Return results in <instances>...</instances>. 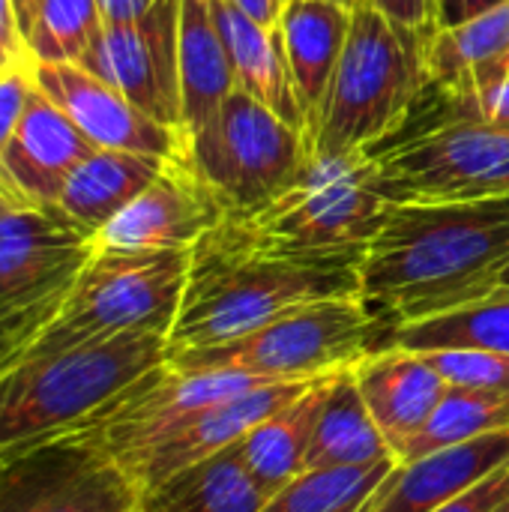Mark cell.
I'll return each instance as SVG.
<instances>
[{"mask_svg": "<svg viewBox=\"0 0 509 512\" xmlns=\"http://www.w3.org/2000/svg\"><path fill=\"white\" fill-rule=\"evenodd\" d=\"M162 156L96 147L66 180L57 204L93 237L162 171Z\"/></svg>", "mask_w": 509, "mask_h": 512, "instance_id": "cb8c5ba5", "label": "cell"}, {"mask_svg": "<svg viewBox=\"0 0 509 512\" xmlns=\"http://www.w3.org/2000/svg\"><path fill=\"white\" fill-rule=\"evenodd\" d=\"M509 465V429L429 456L399 462L378 489L372 512H432Z\"/></svg>", "mask_w": 509, "mask_h": 512, "instance_id": "ac0fdd59", "label": "cell"}, {"mask_svg": "<svg viewBox=\"0 0 509 512\" xmlns=\"http://www.w3.org/2000/svg\"><path fill=\"white\" fill-rule=\"evenodd\" d=\"M387 327L360 297L297 306L225 345L168 357L180 369H225L264 381H315L381 348Z\"/></svg>", "mask_w": 509, "mask_h": 512, "instance_id": "52a82bcc", "label": "cell"}, {"mask_svg": "<svg viewBox=\"0 0 509 512\" xmlns=\"http://www.w3.org/2000/svg\"><path fill=\"white\" fill-rule=\"evenodd\" d=\"M378 495V492H375ZM375 495L366 501V504H360V507H354V510H345V512H372V507H375Z\"/></svg>", "mask_w": 509, "mask_h": 512, "instance_id": "b9f144b4", "label": "cell"}, {"mask_svg": "<svg viewBox=\"0 0 509 512\" xmlns=\"http://www.w3.org/2000/svg\"><path fill=\"white\" fill-rule=\"evenodd\" d=\"M393 210L372 150H315L294 180L258 213L228 219L249 240L285 255H366Z\"/></svg>", "mask_w": 509, "mask_h": 512, "instance_id": "5b68a950", "label": "cell"}, {"mask_svg": "<svg viewBox=\"0 0 509 512\" xmlns=\"http://www.w3.org/2000/svg\"><path fill=\"white\" fill-rule=\"evenodd\" d=\"M21 60H27V51L24 36L18 30L15 6L12 0H0V69H9Z\"/></svg>", "mask_w": 509, "mask_h": 512, "instance_id": "e575fe53", "label": "cell"}, {"mask_svg": "<svg viewBox=\"0 0 509 512\" xmlns=\"http://www.w3.org/2000/svg\"><path fill=\"white\" fill-rule=\"evenodd\" d=\"M162 363L165 336L120 333L0 369V465L75 435Z\"/></svg>", "mask_w": 509, "mask_h": 512, "instance_id": "3957f363", "label": "cell"}, {"mask_svg": "<svg viewBox=\"0 0 509 512\" xmlns=\"http://www.w3.org/2000/svg\"><path fill=\"white\" fill-rule=\"evenodd\" d=\"M228 3L237 6L252 21H258L261 27H276L279 18H282V12H285V3L288 0H228Z\"/></svg>", "mask_w": 509, "mask_h": 512, "instance_id": "74e56055", "label": "cell"}, {"mask_svg": "<svg viewBox=\"0 0 509 512\" xmlns=\"http://www.w3.org/2000/svg\"><path fill=\"white\" fill-rule=\"evenodd\" d=\"M333 3H342V6H348V9H354V6L363 3V0H333Z\"/></svg>", "mask_w": 509, "mask_h": 512, "instance_id": "f6af8a7d", "label": "cell"}, {"mask_svg": "<svg viewBox=\"0 0 509 512\" xmlns=\"http://www.w3.org/2000/svg\"><path fill=\"white\" fill-rule=\"evenodd\" d=\"M279 30L294 93L309 126L342 57L351 30V9L333 0H288Z\"/></svg>", "mask_w": 509, "mask_h": 512, "instance_id": "44dd1931", "label": "cell"}, {"mask_svg": "<svg viewBox=\"0 0 509 512\" xmlns=\"http://www.w3.org/2000/svg\"><path fill=\"white\" fill-rule=\"evenodd\" d=\"M219 222L222 207L180 153L165 159L159 177L105 228H99L93 243L96 249L120 252L192 249Z\"/></svg>", "mask_w": 509, "mask_h": 512, "instance_id": "4fadbf2b", "label": "cell"}, {"mask_svg": "<svg viewBox=\"0 0 509 512\" xmlns=\"http://www.w3.org/2000/svg\"><path fill=\"white\" fill-rule=\"evenodd\" d=\"M509 429V396L489 393V390H471V387H447L444 399L438 402L435 414L423 426V432L414 438V444L405 450L402 462L429 456L444 447L468 444L492 432Z\"/></svg>", "mask_w": 509, "mask_h": 512, "instance_id": "83f0119b", "label": "cell"}, {"mask_svg": "<svg viewBox=\"0 0 509 512\" xmlns=\"http://www.w3.org/2000/svg\"><path fill=\"white\" fill-rule=\"evenodd\" d=\"M450 387H471L509 396V354L483 348H441L423 351Z\"/></svg>", "mask_w": 509, "mask_h": 512, "instance_id": "4dcf8cb0", "label": "cell"}, {"mask_svg": "<svg viewBox=\"0 0 509 512\" xmlns=\"http://www.w3.org/2000/svg\"><path fill=\"white\" fill-rule=\"evenodd\" d=\"M447 102L450 111L444 114V120H483L495 129L509 132V72L492 84L471 90L468 96L447 99Z\"/></svg>", "mask_w": 509, "mask_h": 512, "instance_id": "1f68e13d", "label": "cell"}, {"mask_svg": "<svg viewBox=\"0 0 509 512\" xmlns=\"http://www.w3.org/2000/svg\"><path fill=\"white\" fill-rule=\"evenodd\" d=\"M306 384L309 381H276V384H261L255 390H246L240 396H231L225 402H216L186 417L180 426H174L168 435L150 444L138 459H132L123 468V474L132 480V486L141 495L165 483L168 477L243 441L258 423H264L279 408H285Z\"/></svg>", "mask_w": 509, "mask_h": 512, "instance_id": "9a60e30c", "label": "cell"}, {"mask_svg": "<svg viewBox=\"0 0 509 512\" xmlns=\"http://www.w3.org/2000/svg\"><path fill=\"white\" fill-rule=\"evenodd\" d=\"M75 66L120 90L156 123L180 132V0H153L135 21L102 24Z\"/></svg>", "mask_w": 509, "mask_h": 512, "instance_id": "8fae6325", "label": "cell"}, {"mask_svg": "<svg viewBox=\"0 0 509 512\" xmlns=\"http://www.w3.org/2000/svg\"><path fill=\"white\" fill-rule=\"evenodd\" d=\"M12 6H15V18H18L21 36H27V30L33 27L36 15H39V9H42V0H12Z\"/></svg>", "mask_w": 509, "mask_h": 512, "instance_id": "ab89813d", "label": "cell"}, {"mask_svg": "<svg viewBox=\"0 0 509 512\" xmlns=\"http://www.w3.org/2000/svg\"><path fill=\"white\" fill-rule=\"evenodd\" d=\"M99 0H42L33 27L24 36L30 63H78L102 30Z\"/></svg>", "mask_w": 509, "mask_h": 512, "instance_id": "f546056e", "label": "cell"}, {"mask_svg": "<svg viewBox=\"0 0 509 512\" xmlns=\"http://www.w3.org/2000/svg\"><path fill=\"white\" fill-rule=\"evenodd\" d=\"M432 6H435V24H438V15L444 12V6H447V0H432Z\"/></svg>", "mask_w": 509, "mask_h": 512, "instance_id": "7bdbcfd3", "label": "cell"}, {"mask_svg": "<svg viewBox=\"0 0 509 512\" xmlns=\"http://www.w3.org/2000/svg\"><path fill=\"white\" fill-rule=\"evenodd\" d=\"M126 512H141V510H138V504H135V507H129V510H126Z\"/></svg>", "mask_w": 509, "mask_h": 512, "instance_id": "c3c4849f", "label": "cell"}, {"mask_svg": "<svg viewBox=\"0 0 509 512\" xmlns=\"http://www.w3.org/2000/svg\"><path fill=\"white\" fill-rule=\"evenodd\" d=\"M327 384L330 375L309 381L285 408H279L273 417L258 423L243 441H237L249 474L255 477L267 498H273L279 489H285L306 471V456L318 426Z\"/></svg>", "mask_w": 509, "mask_h": 512, "instance_id": "603a6c76", "label": "cell"}, {"mask_svg": "<svg viewBox=\"0 0 509 512\" xmlns=\"http://www.w3.org/2000/svg\"><path fill=\"white\" fill-rule=\"evenodd\" d=\"M509 267V195L393 204L366 246L360 300L390 330L465 309Z\"/></svg>", "mask_w": 509, "mask_h": 512, "instance_id": "6da1fadb", "label": "cell"}, {"mask_svg": "<svg viewBox=\"0 0 509 512\" xmlns=\"http://www.w3.org/2000/svg\"><path fill=\"white\" fill-rule=\"evenodd\" d=\"M399 468V459H384L360 468L303 471L279 489L261 512H345L366 504Z\"/></svg>", "mask_w": 509, "mask_h": 512, "instance_id": "f1b7e54d", "label": "cell"}, {"mask_svg": "<svg viewBox=\"0 0 509 512\" xmlns=\"http://www.w3.org/2000/svg\"><path fill=\"white\" fill-rule=\"evenodd\" d=\"M495 512H509V498H507V501H504V504H501V507H498V510H495Z\"/></svg>", "mask_w": 509, "mask_h": 512, "instance_id": "bcb514c9", "label": "cell"}, {"mask_svg": "<svg viewBox=\"0 0 509 512\" xmlns=\"http://www.w3.org/2000/svg\"><path fill=\"white\" fill-rule=\"evenodd\" d=\"M93 150L96 144L33 84L18 129L0 156V183L24 204H57L69 174Z\"/></svg>", "mask_w": 509, "mask_h": 512, "instance_id": "2e32d148", "label": "cell"}, {"mask_svg": "<svg viewBox=\"0 0 509 512\" xmlns=\"http://www.w3.org/2000/svg\"><path fill=\"white\" fill-rule=\"evenodd\" d=\"M270 498L249 474L240 447H228L138 495L141 512H261Z\"/></svg>", "mask_w": 509, "mask_h": 512, "instance_id": "d4e9b609", "label": "cell"}, {"mask_svg": "<svg viewBox=\"0 0 509 512\" xmlns=\"http://www.w3.org/2000/svg\"><path fill=\"white\" fill-rule=\"evenodd\" d=\"M384 345L411 348V351L483 348V351L509 354V288H498L495 294H489L465 309L396 327L387 333Z\"/></svg>", "mask_w": 509, "mask_h": 512, "instance_id": "4316f807", "label": "cell"}, {"mask_svg": "<svg viewBox=\"0 0 509 512\" xmlns=\"http://www.w3.org/2000/svg\"><path fill=\"white\" fill-rule=\"evenodd\" d=\"M498 288H509V267L501 273V282H498Z\"/></svg>", "mask_w": 509, "mask_h": 512, "instance_id": "ee69618b", "label": "cell"}, {"mask_svg": "<svg viewBox=\"0 0 509 512\" xmlns=\"http://www.w3.org/2000/svg\"><path fill=\"white\" fill-rule=\"evenodd\" d=\"M30 90H33V78H30L27 60L15 63L9 69H0V156L18 129V120L27 108Z\"/></svg>", "mask_w": 509, "mask_h": 512, "instance_id": "d6a6232c", "label": "cell"}, {"mask_svg": "<svg viewBox=\"0 0 509 512\" xmlns=\"http://www.w3.org/2000/svg\"><path fill=\"white\" fill-rule=\"evenodd\" d=\"M375 9H381L384 15L417 27V30H429L435 27V6L432 0H369Z\"/></svg>", "mask_w": 509, "mask_h": 512, "instance_id": "d590c367", "label": "cell"}, {"mask_svg": "<svg viewBox=\"0 0 509 512\" xmlns=\"http://www.w3.org/2000/svg\"><path fill=\"white\" fill-rule=\"evenodd\" d=\"M210 12L225 39L237 87L246 90L261 105H267L294 129L306 132V114L294 93L279 24L261 27L228 0H210Z\"/></svg>", "mask_w": 509, "mask_h": 512, "instance_id": "d6986e66", "label": "cell"}, {"mask_svg": "<svg viewBox=\"0 0 509 512\" xmlns=\"http://www.w3.org/2000/svg\"><path fill=\"white\" fill-rule=\"evenodd\" d=\"M237 87L210 0H180V132H198Z\"/></svg>", "mask_w": 509, "mask_h": 512, "instance_id": "7402d4cb", "label": "cell"}, {"mask_svg": "<svg viewBox=\"0 0 509 512\" xmlns=\"http://www.w3.org/2000/svg\"><path fill=\"white\" fill-rule=\"evenodd\" d=\"M30 63V60H27ZM33 84L57 105L63 114L105 150H129L174 159L186 150V138L147 117L120 90L90 75L75 63H30Z\"/></svg>", "mask_w": 509, "mask_h": 512, "instance_id": "5bb4252c", "label": "cell"}, {"mask_svg": "<svg viewBox=\"0 0 509 512\" xmlns=\"http://www.w3.org/2000/svg\"><path fill=\"white\" fill-rule=\"evenodd\" d=\"M509 498V465L501 471H495L492 477H486L480 486L468 489L465 495H459L456 501L438 507L432 512H495Z\"/></svg>", "mask_w": 509, "mask_h": 512, "instance_id": "836d02e7", "label": "cell"}, {"mask_svg": "<svg viewBox=\"0 0 509 512\" xmlns=\"http://www.w3.org/2000/svg\"><path fill=\"white\" fill-rule=\"evenodd\" d=\"M12 207H24V201H18V198L0 183V216H3L6 210H12Z\"/></svg>", "mask_w": 509, "mask_h": 512, "instance_id": "60d3db41", "label": "cell"}, {"mask_svg": "<svg viewBox=\"0 0 509 512\" xmlns=\"http://www.w3.org/2000/svg\"><path fill=\"white\" fill-rule=\"evenodd\" d=\"M507 72H509V57H507V63L501 66V75H507ZM501 75H498V78H501Z\"/></svg>", "mask_w": 509, "mask_h": 512, "instance_id": "7dc6e473", "label": "cell"}, {"mask_svg": "<svg viewBox=\"0 0 509 512\" xmlns=\"http://www.w3.org/2000/svg\"><path fill=\"white\" fill-rule=\"evenodd\" d=\"M498 3L504 0H447L444 12L438 15V24L435 27H453V24H462L468 18H477L489 9H495Z\"/></svg>", "mask_w": 509, "mask_h": 512, "instance_id": "8d00e7d4", "label": "cell"}, {"mask_svg": "<svg viewBox=\"0 0 509 512\" xmlns=\"http://www.w3.org/2000/svg\"><path fill=\"white\" fill-rule=\"evenodd\" d=\"M509 57V0L453 27H432L426 39L429 87L444 99L498 81Z\"/></svg>", "mask_w": 509, "mask_h": 512, "instance_id": "ffe728a7", "label": "cell"}, {"mask_svg": "<svg viewBox=\"0 0 509 512\" xmlns=\"http://www.w3.org/2000/svg\"><path fill=\"white\" fill-rule=\"evenodd\" d=\"M153 6V0H99V12L105 24H126L144 15Z\"/></svg>", "mask_w": 509, "mask_h": 512, "instance_id": "f35d334b", "label": "cell"}, {"mask_svg": "<svg viewBox=\"0 0 509 512\" xmlns=\"http://www.w3.org/2000/svg\"><path fill=\"white\" fill-rule=\"evenodd\" d=\"M393 204L509 195V132L483 120H441L372 150Z\"/></svg>", "mask_w": 509, "mask_h": 512, "instance_id": "9c48e42d", "label": "cell"}, {"mask_svg": "<svg viewBox=\"0 0 509 512\" xmlns=\"http://www.w3.org/2000/svg\"><path fill=\"white\" fill-rule=\"evenodd\" d=\"M360 264L363 255L273 252L222 219L192 246L168 357L225 345L315 300L360 297Z\"/></svg>", "mask_w": 509, "mask_h": 512, "instance_id": "7a4b0ae2", "label": "cell"}, {"mask_svg": "<svg viewBox=\"0 0 509 512\" xmlns=\"http://www.w3.org/2000/svg\"><path fill=\"white\" fill-rule=\"evenodd\" d=\"M384 459H396L378 432L366 399L357 387L354 366H345L330 375L318 426L309 444L306 471L318 468H360Z\"/></svg>", "mask_w": 509, "mask_h": 512, "instance_id": "484cf974", "label": "cell"}, {"mask_svg": "<svg viewBox=\"0 0 509 512\" xmlns=\"http://www.w3.org/2000/svg\"><path fill=\"white\" fill-rule=\"evenodd\" d=\"M132 480L81 438H60L0 465V512H126Z\"/></svg>", "mask_w": 509, "mask_h": 512, "instance_id": "7c38bea8", "label": "cell"}, {"mask_svg": "<svg viewBox=\"0 0 509 512\" xmlns=\"http://www.w3.org/2000/svg\"><path fill=\"white\" fill-rule=\"evenodd\" d=\"M306 132L234 87L219 111L186 138V162L213 192L222 219H246L267 207L300 171Z\"/></svg>", "mask_w": 509, "mask_h": 512, "instance_id": "ba28073f", "label": "cell"}, {"mask_svg": "<svg viewBox=\"0 0 509 512\" xmlns=\"http://www.w3.org/2000/svg\"><path fill=\"white\" fill-rule=\"evenodd\" d=\"M189 255L192 249H96L57 312L0 369L120 333H159L168 339L183 300Z\"/></svg>", "mask_w": 509, "mask_h": 512, "instance_id": "8992f818", "label": "cell"}, {"mask_svg": "<svg viewBox=\"0 0 509 512\" xmlns=\"http://www.w3.org/2000/svg\"><path fill=\"white\" fill-rule=\"evenodd\" d=\"M354 378L378 432L402 462L450 384L423 351L396 345H384L360 357L354 363Z\"/></svg>", "mask_w": 509, "mask_h": 512, "instance_id": "e0dca14e", "label": "cell"}, {"mask_svg": "<svg viewBox=\"0 0 509 512\" xmlns=\"http://www.w3.org/2000/svg\"><path fill=\"white\" fill-rule=\"evenodd\" d=\"M429 30L408 27L369 0L357 3L330 87L306 126L309 144L315 150H375L396 138L429 90Z\"/></svg>", "mask_w": 509, "mask_h": 512, "instance_id": "277c9868", "label": "cell"}, {"mask_svg": "<svg viewBox=\"0 0 509 512\" xmlns=\"http://www.w3.org/2000/svg\"><path fill=\"white\" fill-rule=\"evenodd\" d=\"M261 384L276 381L225 369H180L174 363H162L123 390L72 438L87 441L123 471L186 417Z\"/></svg>", "mask_w": 509, "mask_h": 512, "instance_id": "30bf717a", "label": "cell"}]
</instances>
